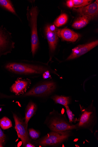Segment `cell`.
<instances>
[{"mask_svg":"<svg viewBox=\"0 0 98 147\" xmlns=\"http://www.w3.org/2000/svg\"><path fill=\"white\" fill-rule=\"evenodd\" d=\"M29 135L32 139L36 140L39 137L40 133L34 129L30 128L29 129Z\"/></svg>","mask_w":98,"mask_h":147,"instance_id":"obj_22","label":"cell"},{"mask_svg":"<svg viewBox=\"0 0 98 147\" xmlns=\"http://www.w3.org/2000/svg\"><path fill=\"white\" fill-rule=\"evenodd\" d=\"M98 45V40L88 44L78 46L72 49V53L66 60H71L84 55L96 47Z\"/></svg>","mask_w":98,"mask_h":147,"instance_id":"obj_10","label":"cell"},{"mask_svg":"<svg viewBox=\"0 0 98 147\" xmlns=\"http://www.w3.org/2000/svg\"><path fill=\"white\" fill-rule=\"evenodd\" d=\"M37 109L36 105L34 102L31 101L26 106L25 113V121L24 123L28 127V123L30 119L35 114Z\"/></svg>","mask_w":98,"mask_h":147,"instance_id":"obj_14","label":"cell"},{"mask_svg":"<svg viewBox=\"0 0 98 147\" xmlns=\"http://www.w3.org/2000/svg\"><path fill=\"white\" fill-rule=\"evenodd\" d=\"M91 20L88 18L84 16H80L77 18L72 25L74 29L79 30L85 27Z\"/></svg>","mask_w":98,"mask_h":147,"instance_id":"obj_15","label":"cell"},{"mask_svg":"<svg viewBox=\"0 0 98 147\" xmlns=\"http://www.w3.org/2000/svg\"><path fill=\"white\" fill-rule=\"evenodd\" d=\"M59 36L64 40L72 42H76L79 37V35L78 34L66 28L60 30Z\"/></svg>","mask_w":98,"mask_h":147,"instance_id":"obj_13","label":"cell"},{"mask_svg":"<svg viewBox=\"0 0 98 147\" xmlns=\"http://www.w3.org/2000/svg\"><path fill=\"white\" fill-rule=\"evenodd\" d=\"M3 146L2 145L1 143H0V147H3Z\"/></svg>","mask_w":98,"mask_h":147,"instance_id":"obj_29","label":"cell"},{"mask_svg":"<svg viewBox=\"0 0 98 147\" xmlns=\"http://www.w3.org/2000/svg\"><path fill=\"white\" fill-rule=\"evenodd\" d=\"M0 7L18 17L15 8L11 1L0 0Z\"/></svg>","mask_w":98,"mask_h":147,"instance_id":"obj_16","label":"cell"},{"mask_svg":"<svg viewBox=\"0 0 98 147\" xmlns=\"http://www.w3.org/2000/svg\"><path fill=\"white\" fill-rule=\"evenodd\" d=\"M51 117L48 123V127L52 131H63L76 129L75 125L70 123L65 114L58 112Z\"/></svg>","mask_w":98,"mask_h":147,"instance_id":"obj_5","label":"cell"},{"mask_svg":"<svg viewBox=\"0 0 98 147\" xmlns=\"http://www.w3.org/2000/svg\"><path fill=\"white\" fill-rule=\"evenodd\" d=\"M13 116L15 123V129L18 138L21 139L23 145L25 146L30 141L28 127L16 115L13 114Z\"/></svg>","mask_w":98,"mask_h":147,"instance_id":"obj_8","label":"cell"},{"mask_svg":"<svg viewBox=\"0 0 98 147\" xmlns=\"http://www.w3.org/2000/svg\"><path fill=\"white\" fill-rule=\"evenodd\" d=\"M48 27L49 30L51 32L56 34L58 36L59 30L57 29L56 27L54 24L48 25Z\"/></svg>","mask_w":98,"mask_h":147,"instance_id":"obj_23","label":"cell"},{"mask_svg":"<svg viewBox=\"0 0 98 147\" xmlns=\"http://www.w3.org/2000/svg\"><path fill=\"white\" fill-rule=\"evenodd\" d=\"M26 16L31 31V52L34 57L37 51L39 45L37 28V21L39 12L38 7L32 5L26 10Z\"/></svg>","mask_w":98,"mask_h":147,"instance_id":"obj_3","label":"cell"},{"mask_svg":"<svg viewBox=\"0 0 98 147\" xmlns=\"http://www.w3.org/2000/svg\"><path fill=\"white\" fill-rule=\"evenodd\" d=\"M68 19L67 15L65 13H63L55 20L54 22V25L58 27L63 25L67 23Z\"/></svg>","mask_w":98,"mask_h":147,"instance_id":"obj_18","label":"cell"},{"mask_svg":"<svg viewBox=\"0 0 98 147\" xmlns=\"http://www.w3.org/2000/svg\"><path fill=\"white\" fill-rule=\"evenodd\" d=\"M26 147H35V146L32 144L30 143V142L27 144L25 146Z\"/></svg>","mask_w":98,"mask_h":147,"instance_id":"obj_27","label":"cell"},{"mask_svg":"<svg viewBox=\"0 0 98 147\" xmlns=\"http://www.w3.org/2000/svg\"><path fill=\"white\" fill-rule=\"evenodd\" d=\"M43 78L45 79H47L51 78V76L50 74V71L48 70L45 71L43 74Z\"/></svg>","mask_w":98,"mask_h":147,"instance_id":"obj_25","label":"cell"},{"mask_svg":"<svg viewBox=\"0 0 98 147\" xmlns=\"http://www.w3.org/2000/svg\"><path fill=\"white\" fill-rule=\"evenodd\" d=\"M2 108H0V112L2 111Z\"/></svg>","mask_w":98,"mask_h":147,"instance_id":"obj_28","label":"cell"},{"mask_svg":"<svg viewBox=\"0 0 98 147\" xmlns=\"http://www.w3.org/2000/svg\"><path fill=\"white\" fill-rule=\"evenodd\" d=\"M71 130L52 131L43 138L36 141V143L43 146H57L68 140L71 136Z\"/></svg>","mask_w":98,"mask_h":147,"instance_id":"obj_4","label":"cell"},{"mask_svg":"<svg viewBox=\"0 0 98 147\" xmlns=\"http://www.w3.org/2000/svg\"><path fill=\"white\" fill-rule=\"evenodd\" d=\"M51 98L56 103L64 106L68 105L70 102L71 98L69 97L55 95L51 97Z\"/></svg>","mask_w":98,"mask_h":147,"instance_id":"obj_17","label":"cell"},{"mask_svg":"<svg viewBox=\"0 0 98 147\" xmlns=\"http://www.w3.org/2000/svg\"><path fill=\"white\" fill-rule=\"evenodd\" d=\"M15 47L11 33L3 25L0 26V58L11 53Z\"/></svg>","mask_w":98,"mask_h":147,"instance_id":"obj_7","label":"cell"},{"mask_svg":"<svg viewBox=\"0 0 98 147\" xmlns=\"http://www.w3.org/2000/svg\"></svg>","mask_w":98,"mask_h":147,"instance_id":"obj_30","label":"cell"},{"mask_svg":"<svg viewBox=\"0 0 98 147\" xmlns=\"http://www.w3.org/2000/svg\"><path fill=\"white\" fill-rule=\"evenodd\" d=\"M73 10L76 12L80 17H85L91 20H93L98 16V1L84 7L74 8Z\"/></svg>","mask_w":98,"mask_h":147,"instance_id":"obj_9","label":"cell"},{"mask_svg":"<svg viewBox=\"0 0 98 147\" xmlns=\"http://www.w3.org/2000/svg\"><path fill=\"white\" fill-rule=\"evenodd\" d=\"M32 62L26 60H17L7 62L3 67L12 76L22 78L43 75L45 71L50 70L47 66Z\"/></svg>","mask_w":98,"mask_h":147,"instance_id":"obj_1","label":"cell"},{"mask_svg":"<svg viewBox=\"0 0 98 147\" xmlns=\"http://www.w3.org/2000/svg\"><path fill=\"white\" fill-rule=\"evenodd\" d=\"M66 109V112L69 119V123L72 124L73 123L75 122L76 120L74 118L75 115L73 113L72 111L70 110L68 105L64 106Z\"/></svg>","mask_w":98,"mask_h":147,"instance_id":"obj_21","label":"cell"},{"mask_svg":"<svg viewBox=\"0 0 98 147\" xmlns=\"http://www.w3.org/2000/svg\"><path fill=\"white\" fill-rule=\"evenodd\" d=\"M80 106L81 114L76 121L78 122L75 125L76 129H86L93 133L97 121L96 109L92 103L87 108L84 107L80 105Z\"/></svg>","mask_w":98,"mask_h":147,"instance_id":"obj_2","label":"cell"},{"mask_svg":"<svg viewBox=\"0 0 98 147\" xmlns=\"http://www.w3.org/2000/svg\"><path fill=\"white\" fill-rule=\"evenodd\" d=\"M74 3L73 7L75 8L85 7L93 2L91 0H73Z\"/></svg>","mask_w":98,"mask_h":147,"instance_id":"obj_19","label":"cell"},{"mask_svg":"<svg viewBox=\"0 0 98 147\" xmlns=\"http://www.w3.org/2000/svg\"><path fill=\"white\" fill-rule=\"evenodd\" d=\"M45 32L48 43L50 52L53 53L56 48L58 41V36L49 30L48 25L45 26Z\"/></svg>","mask_w":98,"mask_h":147,"instance_id":"obj_12","label":"cell"},{"mask_svg":"<svg viewBox=\"0 0 98 147\" xmlns=\"http://www.w3.org/2000/svg\"><path fill=\"white\" fill-rule=\"evenodd\" d=\"M56 88V84L54 82H45L35 86L29 91L21 96L23 97H45L51 94Z\"/></svg>","mask_w":98,"mask_h":147,"instance_id":"obj_6","label":"cell"},{"mask_svg":"<svg viewBox=\"0 0 98 147\" xmlns=\"http://www.w3.org/2000/svg\"><path fill=\"white\" fill-rule=\"evenodd\" d=\"M0 126L3 130L8 129L12 127L11 120L5 117L0 119Z\"/></svg>","mask_w":98,"mask_h":147,"instance_id":"obj_20","label":"cell"},{"mask_svg":"<svg viewBox=\"0 0 98 147\" xmlns=\"http://www.w3.org/2000/svg\"><path fill=\"white\" fill-rule=\"evenodd\" d=\"M31 84V80L29 79L18 78L11 86L10 90L17 96H20L26 92Z\"/></svg>","mask_w":98,"mask_h":147,"instance_id":"obj_11","label":"cell"},{"mask_svg":"<svg viewBox=\"0 0 98 147\" xmlns=\"http://www.w3.org/2000/svg\"><path fill=\"white\" fill-rule=\"evenodd\" d=\"M5 135L0 128V143L3 145L5 142Z\"/></svg>","mask_w":98,"mask_h":147,"instance_id":"obj_24","label":"cell"},{"mask_svg":"<svg viewBox=\"0 0 98 147\" xmlns=\"http://www.w3.org/2000/svg\"><path fill=\"white\" fill-rule=\"evenodd\" d=\"M66 5L69 8L73 7L74 3L73 0H68L66 2Z\"/></svg>","mask_w":98,"mask_h":147,"instance_id":"obj_26","label":"cell"}]
</instances>
